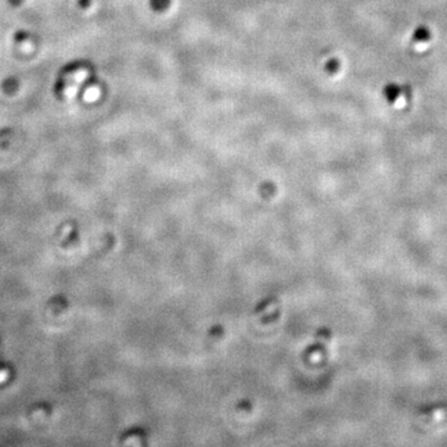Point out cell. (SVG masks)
I'll use <instances>...</instances> for the list:
<instances>
[{"label": "cell", "mask_w": 447, "mask_h": 447, "mask_svg": "<svg viewBox=\"0 0 447 447\" xmlns=\"http://www.w3.org/2000/svg\"><path fill=\"white\" fill-rule=\"evenodd\" d=\"M124 445H126V447H142V441H140L139 436L133 435V436L127 437Z\"/></svg>", "instance_id": "cell-5"}, {"label": "cell", "mask_w": 447, "mask_h": 447, "mask_svg": "<svg viewBox=\"0 0 447 447\" xmlns=\"http://www.w3.org/2000/svg\"><path fill=\"white\" fill-rule=\"evenodd\" d=\"M430 39H431V30L428 28V26H425V25H420V26H417V28L414 30V33H412V36H411L412 42H415V44H416V42H426V41H428Z\"/></svg>", "instance_id": "cell-2"}, {"label": "cell", "mask_w": 447, "mask_h": 447, "mask_svg": "<svg viewBox=\"0 0 447 447\" xmlns=\"http://www.w3.org/2000/svg\"><path fill=\"white\" fill-rule=\"evenodd\" d=\"M324 70L326 72H328L330 75H335L339 72L340 70V61L338 58H330V60L326 62V66H324Z\"/></svg>", "instance_id": "cell-3"}, {"label": "cell", "mask_w": 447, "mask_h": 447, "mask_svg": "<svg viewBox=\"0 0 447 447\" xmlns=\"http://www.w3.org/2000/svg\"><path fill=\"white\" fill-rule=\"evenodd\" d=\"M151 5L155 11H164L170 5V0H151Z\"/></svg>", "instance_id": "cell-4"}, {"label": "cell", "mask_w": 447, "mask_h": 447, "mask_svg": "<svg viewBox=\"0 0 447 447\" xmlns=\"http://www.w3.org/2000/svg\"><path fill=\"white\" fill-rule=\"evenodd\" d=\"M383 95L389 103H395L399 97L403 95V86H399L398 83L394 82L388 83L383 88Z\"/></svg>", "instance_id": "cell-1"}]
</instances>
